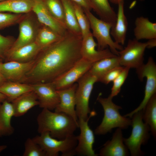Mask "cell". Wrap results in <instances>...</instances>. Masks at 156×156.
Masks as SVG:
<instances>
[{"label":"cell","instance_id":"obj_40","mask_svg":"<svg viewBox=\"0 0 156 156\" xmlns=\"http://www.w3.org/2000/svg\"><path fill=\"white\" fill-rule=\"evenodd\" d=\"M7 81L5 78L0 73V86L5 82Z\"/></svg>","mask_w":156,"mask_h":156},{"label":"cell","instance_id":"obj_44","mask_svg":"<svg viewBox=\"0 0 156 156\" xmlns=\"http://www.w3.org/2000/svg\"><path fill=\"white\" fill-rule=\"evenodd\" d=\"M2 60L1 59H0V67L1 64L2 63Z\"/></svg>","mask_w":156,"mask_h":156},{"label":"cell","instance_id":"obj_21","mask_svg":"<svg viewBox=\"0 0 156 156\" xmlns=\"http://www.w3.org/2000/svg\"><path fill=\"white\" fill-rule=\"evenodd\" d=\"M11 103L14 109V116L15 117L23 116L31 108L39 105L37 96L33 90L22 94Z\"/></svg>","mask_w":156,"mask_h":156},{"label":"cell","instance_id":"obj_26","mask_svg":"<svg viewBox=\"0 0 156 156\" xmlns=\"http://www.w3.org/2000/svg\"><path fill=\"white\" fill-rule=\"evenodd\" d=\"M120 66L119 56L116 55L103 58L93 63L88 71L97 78L99 82L109 71Z\"/></svg>","mask_w":156,"mask_h":156},{"label":"cell","instance_id":"obj_38","mask_svg":"<svg viewBox=\"0 0 156 156\" xmlns=\"http://www.w3.org/2000/svg\"><path fill=\"white\" fill-rule=\"evenodd\" d=\"M73 3L81 6L83 10L90 11L92 8L88 0H71Z\"/></svg>","mask_w":156,"mask_h":156},{"label":"cell","instance_id":"obj_45","mask_svg":"<svg viewBox=\"0 0 156 156\" xmlns=\"http://www.w3.org/2000/svg\"><path fill=\"white\" fill-rule=\"evenodd\" d=\"M4 0H0V2H1L2 1H4Z\"/></svg>","mask_w":156,"mask_h":156},{"label":"cell","instance_id":"obj_31","mask_svg":"<svg viewBox=\"0 0 156 156\" xmlns=\"http://www.w3.org/2000/svg\"><path fill=\"white\" fill-rule=\"evenodd\" d=\"M42 1L50 13L66 27L64 22L63 7L61 0Z\"/></svg>","mask_w":156,"mask_h":156},{"label":"cell","instance_id":"obj_5","mask_svg":"<svg viewBox=\"0 0 156 156\" xmlns=\"http://www.w3.org/2000/svg\"><path fill=\"white\" fill-rule=\"evenodd\" d=\"M84 11L88 19L92 34L97 40V49L103 50L109 47L114 54L118 55L119 51L122 50L123 47L112 38L110 31L112 25L96 17L90 11Z\"/></svg>","mask_w":156,"mask_h":156},{"label":"cell","instance_id":"obj_29","mask_svg":"<svg viewBox=\"0 0 156 156\" xmlns=\"http://www.w3.org/2000/svg\"><path fill=\"white\" fill-rule=\"evenodd\" d=\"M63 37L49 27L41 24L35 42L42 49L59 40Z\"/></svg>","mask_w":156,"mask_h":156},{"label":"cell","instance_id":"obj_41","mask_svg":"<svg viewBox=\"0 0 156 156\" xmlns=\"http://www.w3.org/2000/svg\"><path fill=\"white\" fill-rule=\"evenodd\" d=\"M6 99V96L0 92V104Z\"/></svg>","mask_w":156,"mask_h":156},{"label":"cell","instance_id":"obj_9","mask_svg":"<svg viewBox=\"0 0 156 156\" xmlns=\"http://www.w3.org/2000/svg\"><path fill=\"white\" fill-rule=\"evenodd\" d=\"M18 24V36L9 51L35 42L41 25L32 11L23 14Z\"/></svg>","mask_w":156,"mask_h":156},{"label":"cell","instance_id":"obj_11","mask_svg":"<svg viewBox=\"0 0 156 156\" xmlns=\"http://www.w3.org/2000/svg\"><path fill=\"white\" fill-rule=\"evenodd\" d=\"M96 115L94 111H91L87 120L78 119L79 128L80 129L79 134L77 136V141L75 149L76 155L84 156H97L93 149L94 142V133L88 125L90 118Z\"/></svg>","mask_w":156,"mask_h":156},{"label":"cell","instance_id":"obj_37","mask_svg":"<svg viewBox=\"0 0 156 156\" xmlns=\"http://www.w3.org/2000/svg\"><path fill=\"white\" fill-rule=\"evenodd\" d=\"M124 67L120 66L113 69L104 75L99 82L105 84L113 82L120 73Z\"/></svg>","mask_w":156,"mask_h":156},{"label":"cell","instance_id":"obj_12","mask_svg":"<svg viewBox=\"0 0 156 156\" xmlns=\"http://www.w3.org/2000/svg\"><path fill=\"white\" fill-rule=\"evenodd\" d=\"M93 63L81 58L67 71L52 82L57 90L68 88L88 71Z\"/></svg>","mask_w":156,"mask_h":156},{"label":"cell","instance_id":"obj_2","mask_svg":"<svg viewBox=\"0 0 156 156\" xmlns=\"http://www.w3.org/2000/svg\"><path fill=\"white\" fill-rule=\"evenodd\" d=\"M37 121L39 133L48 132L52 137L60 140L74 135L79 128L78 122L70 116L46 109H43L37 116Z\"/></svg>","mask_w":156,"mask_h":156},{"label":"cell","instance_id":"obj_15","mask_svg":"<svg viewBox=\"0 0 156 156\" xmlns=\"http://www.w3.org/2000/svg\"><path fill=\"white\" fill-rule=\"evenodd\" d=\"M96 47L97 43L92 32L82 38L81 49L82 58L94 63L103 58L116 55L108 48L99 50L96 49Z\"/></svg>","mask_w":156,"mask_h":156},{"label":"cell","instance_id":"obj_33","mask_svg":"<svg viewBox=\"0 0 156 156\" xmlns=\"http://www.w3.org/2000/svg\"><path fill=\"white\" fill-rule=\"evenodd\" d=\"M24 145L23 156H46L44 151L32 138H27Z\"/></svg>","mask_w":156,"mask_h":156},{"label":"cell","instance_id":"obj_43","mask_svg":"<svg viewBox=\"0 0 156 156\" xmlns=\"http://www.w3.org/2000/svg\"><path fill=\"white\" fill-rule=\"evenodd\" d=\"M7 146L6 145H0V153L6 149Z\"/></svg>","mask_w":156,"mask_h":156},{"label":"cell","instance_id":"obj_36","mask_svg":"<svg viewBox=\"0 0 156 156\" xmlns=\"http://www.w3.org/2000/svg\"><path fill=\"white\" fill-rule=\"evenodd\" d=\"M16 39L13 36H5L0 34V59L5 60Z\"/></svg>","mask_w":156,"mask_h":156},{"label":"cell","instance_id":"obj_10","mask_svg":"<svg viewBox=\"0 0 156 156\" xmlns=\"http://www.w3.org/2000/svg\"><path fill=\"white\" fill-rule=\"evenodd\" d=\"M146 42H142L135 38L129 39L127 46L119 51L120 65L136 69L144 63V55Z\"/></svg>","mask_w":156,"mask_h":156},{"label":"cell","instance_id":"obj_20","mask_svg":"<svg viewBox=\"0 0 156 156\" xmlns=\"http://www.w3.org/2000/svg\"><path fill=\"white\" fill-rule=\"evenodd\" d=\"M41 49L35 42L9 51L5 60L6 62H27L34 60Z\"/></svg>","mask_w":156,"mask_h":156},{"label":"cell","instance_id":"obj_39","mask_svg":"<svg viewBox=\"0 0 156 156\" xmlns=\"http://www.w3.org/2000/svg\"><path fill=\"white\" fill-rule=\"evenodd\" d=\"M147 44L146 48L151 49L155 47L156 46V38H153L148 40L146 42Z\"/></svg>","mask_w":156,"mask_h":156},{"label":"cell","instance_id":"obj_22","mask_svg":"<svg viewBox=\"0 0 156 156\" xmlns=\"http://www.w3.org/2000/svg\"><path fill=\"white\" fill-rule=\"evenodd\" d=\"M133 33L135 39L139 40L156 38V23L151 21L148 18L137 17L135 22Z\"/></svg>","mask_w":156,"mask_h":156},{"label":"cell","instance_id":"obj_24","mask_svg":"<svg viewBox=\"0 0 156 156\" xmlns=\"http://www.w3.org/2000/svg\"><path fill=\"white\" fill-rule=\"evenodd\" d=\"M92 9L100 19L114 25L117 19V13L111 6L108 0H88Z\"/></svg>","mask_w":156,"mask_h":156},{"label":"cell","instance_id":"obj_34","mask_svg":"<svg viewBox=\"0 0 156 156\" xmlns=\"http://www.w3.org/2000/svg\"><path fill=\"white\" fill-rule=\"evenodd\" d=\"M23 14L0 12V30L18 24Z\"/></svg>","mask_w":156,"mask_h":156},{"label":"cell","instance_id":"obj_7","mask_svg":"<svg viewBox=\"0 0 156 156\" xmlns=\"http://www.w3.org/2000/svg\"><path fill=\"white\" fill-rule=\"evenodd\" d=\"M75 92V110L78 119L87 120L91 111L89 106L90 95L97 78L88 71L78 81Z\"/></svg>","mask_w":156,"mask_h":156},{"label":"cell","instance_id":"obj_3","mask_svg":"<svg viewBox=\"0 0 156 156\" xmlns=\"http://www.w3.org/2000/svg\"><path fill=\"white\" fill-rule=\"evenodd\" d=\"M112 98L109 96L103 98L99 95L97 98L103 107L104 115L101 123L94 130L96 135H104L111 132L113 128L118 127L124 129L131 125V120L120 114L119 110L122 108L114 104Z\"/></svg>","mask_w":156,"mask_h":156},{"label":"cell","instance_id":"obj_25","mask_svg":"<svg viewBox=\"0 0 156 156\" xmlns=\"http://www.w3.org/2000/svg\"><path fill=\"white\" fill-rule=\"evenodd\" d=\"M32 90L31 84L18 82L7 81L0 86V92L10 102L22 94Z\"/></svg>","mask_w":156,"mask_h":156},{"label":"cell","instance_id":"obj_30","mask_svg":"<svg viewBox=\"0 0 156 156\" xmlns=\"http://www.w3.org/2000/svg\"><path fill=\"white\" fill-rule=\"evenodd\" d=\"M143 120L149 127L152 134L156 136V93L149 99L143 110Z\"/></svg>","mask_w":156,"mask_h":156},{"label":"cell","instance_id":"obj_28","mask_svg":"<svg viewBox=\"0 0 156 156\" xmlns=\"http://www.w3.org/2000/svg\"><path fill=\"white\" fill-rule=\"evenodd\" d=\"M61 1L63 7L66 27L69 31L73 33L81 35L76 18L73 3L71 0H61Z\"/></svg>","mask_w":156,"mask_h":156},{"label":"cell","instance_id":"obj_35","mask_svg":"<svg viewBox=\"0 0 156 156\" xmlns=\"http://www.w3.org/2000/svg\"><path fill=\"white\" fill-rule=\"evenodd\" d=\"M130 68L124 67L118 76L113 81V85L109 96L113 98L120 92L121 88L127 79Z\"/></svg>","mask_w":156,"mask_h":156},{"label":"cell","instance_id":"obj_27","mask_svg":"<svg viewBox=\"0 0 156 156\" xmlns=\"http://www.w3.org/2000/svg\"><path fill=\"white\" fill-rule=\"evenodd\" d=\"M35 0H5L0 2V12L17 14L32 11Z\"/></svg>","mask_w":156,"mask_h":156},{"label":"cell","instance_id":"obj_8","mask_svg":"<svg viewBox=\"0 0 156 156\" xmlns=\"http://www.w3.org/2000/svg\"><path fill=\"white\" fill-rule=\"evenodd\" d=\"M136 69L141 81L145 77L146 79L144 96L140 105L133 111L125 115L126 117L131 118L135 113L144 110L149 99L156 93V65L152 57H150L146 64H144Z\"/></svg>","mask_w":156,"mask_h":156},{"label":"cell","instance_id":"obj_1","mask_svg":"<svg viewBox=\"0 0 156 156\" xmlns=\"http://www.w3.org/2000/svg\"><path fill=\"white\" fill-rule=\"evenodd\" d=\"M82 40L81 35L68 31L61 39L42 49L19 82L31 84L52 81L82 58Z\"/></svg>","mask_w":156,"mask_h":156},{"label":"cell","instance_id":"obj_4","mask_svg":"<svg viewBox=\"0 0 156 156\" xmlns=\"http://www.w3.org/2000/svg\"><path fill=\"white\" fill-rule=\"evenodd\" d=\"M32 139L44 151L46 156H57L59 153L62 156L75 155V149L77 141L74 134L64 140L52 137L48 132L41 133Z\"/></svg>","mask_w":156,"mask_h":156},{"label":"cell","instance_id":"obj_32","mask_svg":"<svg viewBox=\"0 0 156 156\" xmlns=\"http://www.w3.org/2000/svg\"><path fill=\"white\" fill-rule=\"evenodd\" d=\"M73 4L77 21L83 38L91 32L90 22L83 8L75 3Z\"/></svg>","mask_w":156,"mask_h":156},{"label":"cell","instance_id":"obj_18","mask_svg":"<svg viewBox=\"0 0 156 156\" xmlns=\"http://www.w3.org/2000/svg\"><path fill=\"white\" fill-rule=\"evenodd\" d=\"M122 129L118 128L112 138L106 142L99 151L101 156H126L129 155L128 149L124 142Z\"/></svg>","mask_w":156,"mask_h":156},{"label":"cell","instance_id":"obj_19","mask_svg":"<svg viewBox=\"0 0 156 156\" xmlns=\"http://www.w3.org/2000/svg\"><path fill=\"white\" fill-rule=\"evenodd\" d=\"M116 20L114 26L111 29L110 34L114 41L121 45L125 41L128 29V23L124 10V1L118 4Z\"/></svg>","mask_w":156,"mask_h":156},{"label":"cell","instance_id":"obj_13","mask_svg":"<svg viewBox=\"0 0 156 156\" xmlns=\"http://www.w3.org/2000/svg\"><path fill=\"white\" fill-rule=\"evenodd\" d=\"M31 85L37 96L40 107L51 111L54 110L60 102V97L52 82L39 83Z\"/></svg>","mask_w":156,"mask_h":156},{"label":"cell","instance_id":"obj_6","mask_svg":"<svg viewBox=\"0 0 156 156\" xmlns=\"http://www.w3.org/2000/svg\"><path fill=\"white\" fill-rule=\"evenodd\" d=\"M143 110L135 113L132 116L131 125L132 129L129 137L124 139V142L132 156L144 155L141 146L145 144L150 138L149 126L143 121Z\"/></svg>","mask_w":156,"mask_h":156},{"label":"cell","instance_id":"obj_14","mask_svg":"<svg viewBox=\"0 0 156 156\" xmlns=\"http://www.w3.org/2000/svg\"><path fill=\"white\" fill-rule=\"evenodd\" d=\"M32 11L42 25L46 26L63 36L68 32L67 28L48 10L42 0H35Z\"/></svg>","mask_w":156,"mask_h":156},{"label":"cell","instance_id":"obj_42","mask_svg":"<svg viewBox=\"0 0 156 156\" xmlns=\"http://www.w3.org/2000/svg\"><path fill=\"white\" fill-rule=\"evenodd\" d=\"M141 1H143L144 0H139ZM112 3L115 4H117L120 2L121 1L124 0H109Z\"/></svg>","mask_w":156,"mask_h":156},{"label":"cell","instance_id":"obj_23","mask_svg":"<svg viewBox=\"0 0 156 156\" xmlns=\"http://www.w3.org/2000/svg\"><path fill=\"white\" fill-rule=\"evenodd\" d=\"M14 115L11 102L6 99L0 104V137L10 136L14 133V129L11 121Z\"/></svg>","mask_w":156,"mask_h":156},{"label":"cell","instance_id":"obj_17","mask_svg":"<svg viewBox=\"0 0 156 156\" xmlns=\"http://www.w3.org/2000/svg\"><path fill=\"white\" fill-rule=\"evenodd\" d=\"M34 63V60L26 63L13 61L2 62L0 73L8 81L19 82L29 70Z\"/></svg>","mask_w":156,"mask_h":156},{"label":"cell","instance_id":"obj_16","mask_svg":"<svg viewBox=\"0 0 156 156\" xmlns=\"http://www.w3.org/2000/svg\"><path fill=\"white\" fill-rule=\"evenodd\" d=\"M77 84L75 83L65 89L57 90L60 97V102L55 112L66 114L78 122L75 110V92Z\"/></svg>","mask_w":156,"mask_h":156}]
</instances>
